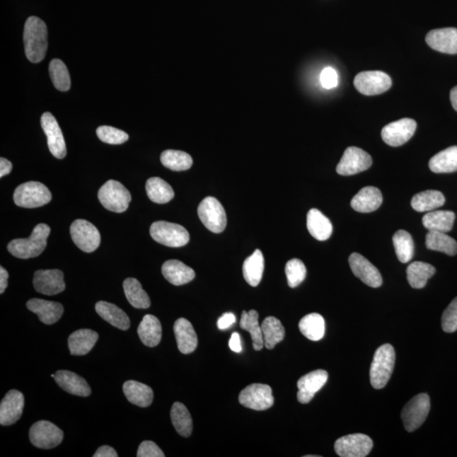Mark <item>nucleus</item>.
I'll list each match as a JSON object with an SVG mask.
<instances>
[{
  "label": "nucleus",
  "mask_w": 457,
  "mask_h": 457,
  "mask_svg": "<svg viewBox=\"0 0 457 457\" xmlns=\"http://www.w3.org/2000/svg\"><path fill=\"white\" fill-rule=\"evenodd\" d=\"M25 56L33 63L45 59L47 50V29L44 21L31 16L25 21L23 34Z\"/></svg>",
  "instance_id": "nucleus-1"
},
{
  "label": "nucleus",
  "mask_w": 457,
  "mask_h": 457,
  "mask_svg": "<svg viewBox=\"0 0 457 457\" xmlns=\"http://www.w3.org/2000/svg\"><path fill=\"white\" fill-rule=\"evenodd\" d=\"M50 234V226L46 224H40L33 228L29 238L11 241L8 244V251L21 260L40 256L47 247V239Z\"/></svg>",
  "instance_id": "nucleus-2"
},
{
  "label": "nucleus",
  "mask_w": 457,
  "mask_h": 457,
  "mask_svg": "<svg viewBox=\"0 0 457 457\" xmlns=\"http://www.w3.org/2000/svg\"><path fill=\"white\" fill-rule=\"evenodd\" d=\"M395 361L394 347L390 344L377 349L370 368V383L374 389H383L393 373Z\"/></svg>",
  "instance_id": "nucleus-3"
},
{
  "label": "nucleus",
  "mask_w": 457,
  "mask_h": 457,
  "mask_svg": "<svg viewBox=\"0 0 457 457\" xmlns=\"http://www.w3.org/2000/svg\"><path fill=\"white\" fill-rule=\"evenodd\" d=\"M15 204L25 209H35L45 206L52 200V194L44 184L28 182L19 185L13 196Z\"/></svg>",
  "instance_id": "nucleus-4"
},
{
  "label": "nucleus",
  "mask_w": 457,
  "mask_h": 457,
  "mask_svg": "<svg viewBox=\"0 0 457 457\" xmlns=\"http://www.w3.org/2000/svg\"><path fill=\"white\" fill-rule=\"evenodd\" d=\"M98 197L106 209L119 214L127 211L132 201L130 192L114 180H110L99 189Z\"/></svg>",
  "instance_id": "nucleus-5"
},
{
  "label": "nucleus",
  "mask_w": 457,
  "mask_h": 457,
  "mask_svg": "<svg viewBox=\"0 0 457 457\" xmlns=\"http://www.w3.org/2000/svg\"><path fill=\"white\" fill-rule=\"evenodd\" d=\"M150 235L158 243L169 248H182L189 243L190 236L178 224L156 221L150 227Z\"/></svg>",
  "instance_id": "nucleus-6"
},
{
  "label": "nucleus",
  "mask_w": 457,
  "mask_h": 457,
  "mask_svg": "<svg viewBox=\"0 0 457 457\" xmlns=\"http://www.w3.org/2000/svg\"><path fill=\"white\" fill-rule=\"evenodd\" d=\"M197 214L202 223L210 231L219 234L225 231L227 224L226 211L216 198H204L198 206Z\"/></svg>",
  "instance_id": "nucleus-7"
},
{
  "label": "nucleus",
  "mask_w": 457,
  "mask_h": 457,
  "mask_svg": "<svg viewBox=\"0 0 457 457\" xmlns=\"http://www.w3.org/2000/svg\"><path fill=\"white\" fill-rule=\"evenodd\" d=\"M429 411V396L424 393L416 395L407 403L402 412L405 429L409 433L417 430L424 424Z\"/></svg>",
  "instance_id": "nucleus-8"
},
{
  "label": "nucleus",
  "mask_w": 457,
  "mask_h": 457,
  "mask_svg": "<svg viewBox=\"0 0 457 457\" xmlns=\"http://www.w3.org/2000/svg\"><path fill=\"white\" fill-rule=\"evenodd\" d=\"M30 441L35 447L49 450L58 446L64 439V432L49 421L35 422L30 429Z\"/></svg>",
  "instance_id": "nucleus-9"
},
{
  "label": "nucleus",
  "mask_w": 457,
  "mask_h": 457,
  "mask_svg": "<svg viewBox=\"0 0 457 457\" xmlns=\"http://www.w3.org/2000/svg\"><path fill=\"white\" fill-rule=\"evenodd\" d=\"M272 389L268 385L253 383L241 391L239 403L243 407L255 411H265L273 406Z\"/></svg>",
  "instance_id": "nucleus-10"
},
{
  "label": "nucleus",
  "mask_w": 457,
  "mask_h": 457,
  "mask_svg": "<svg viewBox=\"0 0 457 457\" xmlns=\"http://www.w3.org/2000/svg\"><path fill=\"white\" fill-rule=\"evenodd\" d=\"M357 91L366 96L386 93L391 88L392 81L389 75L379 71L359 73L354 79Z\"/></svg>",
  "instance_id": "nucleus-11"
},
{
  "label": "nucleus",
  "mask_w": 457,
  "mask_h": 457,
  "mask_svg": "<svg viewBox=\"0 0 457 457\" xmlns=\"http://www.w3.org/2000/svg\"><path fill=\"white\" fill-rule=\"evenodd\" d=\"M71 236L76 247L85 253H93L100 245L101 236L92 223L76 219L71 226Z\"/></svg>",
  "instance_id": "nucleus-12"
},
{
  "label": "nucleus",
  "mask_w": 457,
  "mask_h": 457,
  "mask_svg": "<svg viewBox=\"0 0 457 457\" xmlns=\"http://www.w3.org/2000/svg\"><path fill=\"white\" fill-rule=\"evenodd\" d=\"M372 163V157L364 150L357 146H349L336 167V172L345 176L357 175L369 170Z\"/></svg>",
  "instance_id": "nucleus-13"
},
{
  "label": "nucleus",
  "mask_w": 457,
  "mask_h": 457,
  "mask_svg": "<svg viewBox=\"0 0 457 457\" xmlns=\"http://www.w3.org/2000/svg\"><path fill=\"white\" fill-rule=\"evenodd\" d=\"M372 439L364 434H353L337 439L335 444L336 454L340 457H365L372 451Z\"/></svg>",
  "instance_id": "nucleus-14"
},
{
  "label": "nucleus",
  "mask_w": 457,
  "mask_h": 457,
  "mask_svg": "<svg viewBox=\"0 0 457 457\" xmlns=\"http://www.w3.org/2000/svg\"><path fill=\"white\" fill-rule=\"evenodd\" d=\"M417 123L412 119L405 118L386 125L382 129L381 137L386 144L400 146L406 144L413 137Z\"/></svg>",
  "instance_id": "nucleus-15"
},
{
  "label": "nucleus",
  "mask_w": 457,
  "mask_h": 457,
  "mask_svg": "<svg viewBox=\"0 0 457 457\" xmlns=\"http://www.w3.org/2000/svg\"><path fill=\"white\" fill-rule=\"evenodd\" d=\"M41 126L47 137V146L53 156L62 159L66 156V141L54 116L46 112L41 117Z\"/></svg>",
  "instance_id": "nucleus-16"
},
{
  "label": "nucleus",
  "mask_w": 457,
  "mask_h": 457,
  "mask_svg": "<svg viewBox=\"0 0 457 457\" xmlns=\"http://www.w3.org/2000/svg\"><path fill=\"white\" fill-rule=\"evenodd\" d=\"M33 286L41 294L57 295L66 289L64 274L59 270H37L34 274Z\"/></svg>",
  "instance_id": "nucleus-17"
},
{
  "label": "nucleus",
  "mask_w": 457,
  "mask_h": 457,
  "mask_svg": "<svg viewBox=\"0 0 457 457\" xmlns=\"http://www.w3.org/2000/svg\"><path fill=\"white\" fill-rule=\"evenodd\" d=\"M329 374L325 370L318 369L313 371L301 377L297 382V400L301 404H308L314 398L318 391H320L325 385Z\"/></svg>",
  "instance_id": "nucleus-18"
},
{
  "label": "nucleus",
  "mask_w": 457,
  "mask_h": 457,
  "mask_svg": "<svg viewBox=\"0 0 457 457\" xmlns=\"http://www.w3.org/2000/svg\"><path fill=\"white\" fill-rule=\"evenodd\" d=\"M349 265L352 273L366 286L373 288L381 287L383 279L378 270L361 254L356 253L351 254L349 258Z\"/></svg>",
  "instance_id": "nucleus-19"
},
{
  "label": "nucleus",
  "mask_w": 457,
  "mask_h": 457,
  "mask_svg": "<svg viewBox=\"0 0 457 457\" xmlns=\"http://www.w3.org/2000/svg\"><path fill=\"white\" fill-rule=\"evenodd\" d=\"M24 405L23 393L16 390L8 391L0 404V424L8 426L16 424L23 415Z\"/></svg>",
  "instance_id": "nucleus-20"
},
{
  "label": "nucleus",
  "mask_w": 457,
  "mask_h": 457,
  "mask_svg": "<svg viewBox=\"0 0 457 457\" xmlns=\"http://www.w3.org/2000/svg\"><path fill=\"white\" fill-rule=\"evenodd\" d=\"M431 49L448 54H457V29L453 28L434 29L425 37Z\"/></svg>",
  "instance_id": "nucleus-21"
},
{
  "label": "nucleus",
  "mask_w": 457,
  "mask_h": 457,
  "mask_svg": "<svg viewBox=\"0 0 457 457\" xmlns=\"http://www.w3.org/2000/svg\"><path fill=\"white\" fill-rule=\"evenodd\" d=\"M54 381L67 393L87 398L92 391L86 379L67 370H59L54 374Z\"/></svg>",
  "instance_id": "nucleus-22"
},
{
  "label": "nucleus",
  "mask_w": 457,
  "mask_h": 457,
  "mask_svg": "<svg viewBox=\"0 0 457 457\" xmlns=\"http://www.w3.org/2000/svg\"><path fill=\"white\" fill-rule=\"evenodd\" d=\"M27 307L30 311L37 314L42 323L47 325L57 323L64 313L62 304L55 301L33 299L28 301Z\"/></svg>",
  "instance_id": "nucleus-23"
},
{
  "label": "nucleus",
  "mask_w": 457,
  "mask_h": 457,
  "mask_svg": "<svg viewBox=\"0 0 457 457\" xmlns=\"http://www.w3.org/2000/svg\"><path fill=\"white\" fill-rule=\"evenodd\" d=\"M383 196L379 190L374 187H366L352 198L351 206L353 209L359 213H371L377 210L381 206Z\"/></svg>",
  "instance_id": "nucleus-24"
},
{
  "label": "nucleus",
  "mask_w": 457,
  "mask_h": 457,
  "mask_svg": "<svg viewBox=\"0 0 457 457\" xmlns=\"http://www.w3.org/2000/svg\"><path fill=\"white\" fill-rule=\"evenodd\" d=\"M174 332L180 352L190 354L196 350L197 336L191 323L184 318H178L175 323Z\"/></svg>",
  "instance_id": "nucleus-25"
},
{
  "label": "nucleus",
  "mask_w": 457,
  "mask_h": 457,
  "mask_svg": "<svg viewBox=\"0 0 457 457\" xmlns=\"http://www.w3.org/2000/svg\"><path fill=\"white\" fill-rule=\"evenodd\" d=\"M162 274L168 282L174 286L191 282L195 278L196 274L192 268L179 260L166 261L162 266Z\"/></svg>",
  "instance_id": "nucleus-26"
},
{
  "label": "nucleus",
  "mask_w": 457,
  "mask_h": 457,
  "mask_svg": "<svg viewBox=\"0 0 457 457\" xmlns=\"http://www.w3.org/2000/svg\"><path fill=\"white\" fill-rule=\"evenodd\" d=\"M98 340V334L92 330L83 329L73 332L68 339L71 354L74 356L88 354Z\"/></svg>",
  "instance_id": "nucleus-27"
},
{
  "label": "nucleus",
  "mask_w": 457,
  "mask_h": 457,
  "mask_svg": "<svg viewBox=\"0 0 457 457\" xmlns=\"http://www.w3.org/2000/svg\"><path fill=\"white\" fill-rule=\"evenodd\" d=\"M95 309L103 320L120 330H127L131 326L130 318L127 314L113 303L103 301H98L95 306Z\"/></svg>",
  "instance_id": "nucleus-28"
},
{
  "label": "nucleus",
  "mask_w": 457,
  "mask_h": 457,
  "mask_svg": "<svg viewBox=\"0 0 457 457\" xmlns=\"http://www.w3.org/2000/svg\"><path fill=\"white\" fill-rule=\"evenodd\" d=\"M137 333L145 346L155 347L161 342V323L156 317L146 314L138 326Z\"/></svg>",
  "instance_id": "nucleus-29"
},
{
  "label": "nucleus",
  "mask_w": 457,
  "mask_h": 457,
  "mask_svg": "<svg viewBox=\"0 0 457 457\" xmlns=\"http://www.w3.org/2000/svg\"><path fill=\"white\" fill-rule=\"evenodd\" d=\"M123 391L129 402L137 407H148L153 403L154 391L144 383L128 381L124 383Z\"/></svg>",
  "instance_id": "nucleus-30"
},
{
  "label": "nucleus",
  "mask_w": 457,
  "mask_h": 457,
  "mask_svg": "<svg viewBox=\"0 0 457 457\" xmlns=\"http://www.w3.org/2000/svg\"><path fill=\"white\" fill-rule=\"evenodd\" d=\"M308 230L314 238L323 241L330 238L333 232V226L329 219L320 210H309L307 216Z\"/></svg>",
  "instance_id": "nucleus-31"
},
{
  "label": "nucleus",
  "mask_w": 457,
  "mask_h": 457,
  "mask_svg": "<svg viewBox=\"0 0 457 457\" xmlns=\"http://www.w3.org/2000/svg\"><path fill=\"white\" fill-rule=\"evenodd\" d=\"M456 215L451 211H430L422 218V225L429 231L447 233L452 230Z\"/></svg>",
  "instance_id": "nucleus-32"
},
{
  "label": "nucleus",
  "mask_w": 457,
  "mask_h": 457,
  "mask_svg": "<svg viewBox=\"0 0 457 457\" xmlns=\"http://www.w3.org/2000/svg\"><path fill=\"white\" fill-rule=\"evenodd\" d=\"M429 169L436 174L457 171V146H452L435 154L429 163Z\"/></svg>",
  "instance_id": "nucleus-33"
},
{
  "label": "nucleus",
  "mask_w": 457,
  "mask_h": 457,
  "mask_svg": "<svg viewBox=\"0 0 457 457\" xmlns=\"http://www.w3.org/2000/svg\"><path fill=\"white\" fill-rule=\"evenodd\" d=\"M265 270V258L260 250L257 249L244 261L243 273L245 282L255 287L261 282Z\"/></svg>",
  "instance_id": "nucleus-34"
},
{
  "label": "nucleus",
  "mask_w": 457,
  "mask_h": 457,
  "mask_svg": "<svg viewBox=\"0 0 457 457\" xmlns=\"http://www.w3.org/2000/svg\"><path fill=\"white\" fill-rule=\"evenodd\" d=\"M446 198L443 193L436 190H427V191L416 194L412 197L411 205L417 212H430L445 204Z\"/></svg>",
  "instance_id": "nucleus-35"
},
{
  "label": "nucleus",
  "mask_w": 457,
  "mask_h": 457,
  "mask_svg": "<svg viewBox=\"0 0 457 457\" xmlns=\"http://www.w3.org/2000/svg\"><path fill=\"white\" fill-rule=\"evenodd\" d=\"M240 326L241 329L248 331L251 335L254 350L261 351L265 347V340L262 328L258 323V313L256 310L243 311L241 317Z\"/></svg>",
  "instance_id": "nucleus-36"
},
{
  "label": "nucleus",
  "mask_w": 457,
  "mask_h": 457,
  "mask_svg": "<svg viewBox=\"0 0 457 457\" xmlns=\"http://www.w3.org/2000/svg\"><path fill=\"white\" fill-rule=\"evenodd\" d=\"M146 192L149 199L155 204H167L175 197L173 188L170 187V185L159 178H152L148 180L146 183Z\"/></svg>",
  "instance_id": "nucleus-37"
},
{
  "label": "nucleus",
  "mask_w": 457,
  "mask_h": 457,
  "mask_svg": "<svg viewBox=\"0 0 457 457\" xmlns=\"http://www.w3.org/2000/svg\"><path fill=\"white\" fill-rule=\"evenodd\" d=\"M299 330L306 338L313 342L323 339L325 333V322L320 314L310 313L301 318Z\"/></svg>",
  "instance_id": "nucleus-38"
},
{
  "label": "nucleus",
  "mask_w": 457,
  "mask_h": 457,
  "mask_svg": "<svg viewBox=\"0 0 457 457\" xmlns=\"http://www.w3.org/2000/svg\"><path fill=\"white\" fill-rule=\"evenodd\" d=\"M123 287L125 295L132 307L138 309H146L150 307L149 296L137 279L127 278L125 279Z\"/></svg>",
  "instance_id": "nucleus-39"
},
{
  "label": "nucleus",
  "mask_w": 457,
  "mask_h": 457,
  "mask_svg": "<svg viewBox=\"0 0 457 457\" xmlns=\"http://www.w3.org/2000/svg\"><path fill=\"white\" fill-rule=\"evenodd\" d=\"M171 422L180 436H191L193 429L192 418L187 407L180 403H174L170 411Z\"/></svg>",
  "instance_id": "nucleus-40"
},
{
  "label": "nucleus",
  "mask_w": 457,
  "mask_h": 457,
  "mask_svg": "<svg viewBox=\"0 0 457 457\" xmlns=\"http://www.w3.org/2000/svg\"><path fill=\"white\" fill-rule=\"evenodd\" d=\"M435 271L434 267L427 262H413L407 270L408 283L413 289L424 288Z\"/></svg>",
  "instance_id": "nucleus-41"
},
{
  "label": "nucleus",
  "mask_w": 457,
  "mask_h": 457,
  "mask_svg": "<svg viewBox=\"0 0 457 457\" xmlns=\"http://www.w3.org/2000/svg\"><path fill=\"white\" fill-rule=\"evenodd\" d=\"M426 247L449 256H455L457 254V241L446 233L429 231L426 236Z\"/></svg>",
  "instance_id": "nucleus-42"
},
{
  "label": "nucleus",
  "mask_w": 457,
  "mask_h": 457,
  "mask_svg": "<svg viewBox=\"0 0 457 457\" xmlns=\"http://www.w3.org/2000/svg\"><path fill=\"white\" fill-rule=\"evenodd\" d=\"M262 336H264L265 347L272 350L284 338V327L282 322L274 317L266 318L262 325Z\"/></svg>",
  "instance_id": "nucleus-43"
},
{
  "label": "nucleus",
  "mask_w": 457,
  "mask_h": 457,
  "mask_svg": "<svg viewBox=\"0 0 457 457\" xmlns=\"http://www.w3.org/2000/svg\"><path fill=\"white\" fill-rule=\"evenodd\" d=\"M162 165L174 171L187 170L192 167V158L187 153L178 150H166L161 156Z\"/></svg>",
  "instance_id": "nucleus-44"
},
{
  "label": "nucleus",
  "mask_w": 457,
  "mask_h": 457,
  "mask_svg": "<svg viewBox=\"0 0 457 457\" xmlns=\"http://www.w3.org/2000/svg\"><path fill=\"white\" fill-rule=\"evenodd\" d=\"M393 244L396 256L400 262L407 264L412 260L414 243L412 236L407 231L404 230L396 231L393 236Z\"/></svg>",
  "instance_id": "nucleus-45"
},
{
  "label": "nucleus",
  "mask_w": 457,
  "mask_h": 457,
  "mask_svg": "<svg viewBox=\"0 0 457 457\" xmlns=\"http://www.w3.org/2000/svg\"><path fill=\"white\" fill-rule=\"evenodd\" d=\"M50 75L56 89L66 92L71 88V77L62 60L54 59L50 64Z\"/></svg>",
  "instance_id": "nucleus-46"
},
{
  "label": "nucleus",
  "mask_w": 457,
  "mask_h": 457,
  "mask_svg": "<svg viewBox=\"0 0 457 457\" xmlns=\"http://www.w3.org/2000/svg\"><path fill=\"white\" fill-rule=\"evenodd\" d=\"M286 274L289 287L296 288L305 279L306 275H307V269H306L303 261L293 258L287 262Z\"/></svg>",
  "instance_id": "nucleus-47"
},
{
  "label": "nucleus",
  "mask_w": 457,
  "mask_h": 457,
  "mask_svg": "<svg viewBox=\"0 0 457 457\" xmlns=\"http://www.w3.org/2000/svg\"><path fill=\"white\" fill-rule=\"evenodd\" d=\"M97 135L102 141L108 144H122L129 139L127 133L117 128L102 126L97 129Z\"/></svg>",
  "instance_id": "nucleus-48"
},
{
  "label": "nucleus",
  "mask_w": 457,
  "mask_h": 457,
  "mask_svg": "<svg viewBox=\"0 0 457 457\" xmlns=\"http://www.w3.org/2000/svg\"><path fill=\"white\" fill-rule=\"evenodd\" d=\"M441 325L446 333H454L457 330V297L443 313Z\"/></svg>",
  "instance_id": "nucleus-49"
},
{
  "label": "nucleus",
  "mask_w": 457,
  "mask_h": 457,
  "mask_svg": "<svg viewBox=\"0 0 457 457\" xmlns=\"http://www.w3.org/2000/svg\"><path fill=\"white\" fill-rule=\"evenodd\" d=\"M137 457H165L163 451L153 441L141 443L137 451Z\"/></svg>",
  "instance_id": "nucleus-50"
},
{
  "label": "nucleus",
  "mask_w": 457,
  "mask_h": 457,
  "mask_svg": "<svg viewBox=\"0 0 457 457\" xmlns=\"http://www.w3.org/2000/svg\"><path fill=\"white\" fill-rule=\"evenodd\" d=\"M320 81L323 88L331 89L338 85V74L333 68L327 67L320 75Z\"/></svg>",
  "instance_id": "nucleus-51"
},
{
  "label": "nucleus",
  "mask_w": 457,
  "mask_h": 457,
  "mask_svg": "<svg viewBox=\"0 0 457 457\" xmlns=\"http://www.w3.org/2000/svg\"><path fill=\"white\" fill-rule=\"evenodd\" d=\"M236 322L235 314L232 313H226L219 318L217 325L221 330H225L231 327Z\"/></svg>",
  "instance_id": "nucleus-52"
},
{
  "label": "nucleus",
  "mask_w": 457,
  "mask_h": 457,
  "mask_svg": "<svg viewBox=\"0 0 457 457\" xmlns=\"http://www.w3.org/2000/svg\"><path fill=\"white\" fill-rule=\"evenodd\" d=\"M117 452L115 451L114 448L108 446H103L99 447L93 457H117Z\"/></svg>",
  "instance_id": "nucleus-53"
},
{
  "label": "nucleus",
  "mask_w": 457,
  "mask_h": 457,
  "mask_svg": "<svg viewBox=\"0 0 457 457\" xmlns=\"http://www.w3.org/2000/svg\"><path fill=\"white\" fill-rule=\"evenodd\" d=\"M228 346H230L231 350L236 353H240L243 351V347H241V336L238 333H233L228 342Z\"/></svg>",
  "instance_id": "nucleus-54"
},
{
  "label": "nucleus",
  "mask_w": 457,
  "mask_h": 457,
  "mask_svg": "<svg viewBox=\"0 0 457 457\" xmlns=\"http://www.w3.org/2000/svg\"><path fill=\"white\" fill-rule=\"evenodd\" d=\"M12 170V163L7 161L6 158H0V178H4L11 173Z\"/></svg>",
  "instance_id": "nucleus-55"
},
{
  "label": "nucleus",
  "mask_w": 457,
  "mask_h": 457,
  "mask_svg": "<svg viewBox=\"0 0 457 457\" xmlns=\"http://www.w3.org/2000/svg\"><path fill=\"white\" fill-rule=\"evenodd\" d=\"M8 274L6 269L0 267V293L3 294L8 287Z\"/></svg>",
  "instance_id": "nucleus-56"
},
{
  "label": "nucleus",
  "mask_w": 457,
  "mask_h": 457,
  "mask_svg": "<svg viewBox=\"0 0 457 457\" xmlns=\"http://www.w3.org/2000/svg\"><path fill=\"white\" fill-rule=\"evenodd\" d=\"M451 101L452 107L454 108V110L457 111V86L454 88H452L451 92Z\"/></svg>",
  "instance_id": "nucleus-57"
}]
</instances>
